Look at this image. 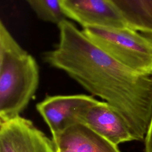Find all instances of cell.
<instances>
[{
	"instance_id": "1",
	"label": "cell",
	"mask_w": 152,
	"mask_h": 152,
	"mask_svg": "<svg viewBox=\"0 0 152 152\" xmlns=\"http://www.w3.org/2000/svg\"><path fill=\"white\" fill-rule=\"evenodd\" d=\"M58 27L59 42L43 53L45 62L112 106L134 140H144L152 119V75L140 74L124 65L72 23L65 20Z\"/></svg>"
},
{
	"instance_id": "2",
	"label": "cell",
	"mask_w": 152,
	"mask_h": 152,
	"mask_svg": "<svg viewBox=\"0 0 152 152\" xmlns=\"http://www.w3.org/2000/svg\"><path fill=\"white\" fill-rule=\"evenodd\" d=\"M39 83L35 58L18 43L0 23V121L20 115Z\"/></svg>"
},
{
	"instance_id": "3",
	"label": "cell",
	"mask_w": 152,
	"mask_h": 152,
	"mask_svg": "<svg viewBox=\"0 0 152 152\" xmlns=\"http://www.w3.org/2000/svg\"><path fill=\"white\" fill-rule=\"evenodd\" d=\"M94 45L129 69L152 75V36L129 27H87L81 30Z\"/></svg>"
},
{
	"instance_id": "4",
	"label": "cell",
	"mask_w": 152,
	"mask_h": 152,
	"mask_svg": "<svg viewBox=\"0 0 152 152\" xmlns=\"http://www.w3.org/2000/svg\"><path fill=\"white\" fill-rule=\"evenodd\" d=\"M0 152L58 151L52 138L20 115L0 121Z\"/></svg>"
},
{
	"instance_id": "5",
	"label": "cell",
	"mask_w": 152,
	"mask_h": 152,
	"mask_svg": "<svg viewBox=\"0 0 152 152\" xmlns=\"http://www.w3.org/2000/svg\"><path fill=\"white\" fill-rule=\"evenodd\" d=\"M99 100L86 94L47 96L37 103L36 109L48 125L52 138L69 126L78 124V116L86 107Z\"/></svg>"
},
{
	"instance_id": "6",
	"label": "cell",
	"mask_w": 152,
	"mask_h": 152,
	"mask_svg": "<svg viewBox=\"0 0 152 152\" xmlns=\"http://www.w3.org/2000/svg\"><path fill=\"white\" fill-rule=\"evenodd\" d=\"M66 17L83 28L128 27L110 0H61Z\"/></svg>"
},
{
	"instance_id": "7",
	"label": "cell",
	"mask_w": 152,
	"mask_h": 152,
	"mask_svg": "<svg viewBox=\"0 0 152 152\" xmlns=\"http://www.w3.org/2000/svg\"><path fill=\"white\" fill-rule=\"evenodd\" d=\"M78 123L117 145L134 140L123 118L106 102L98 101L84 109L78 115Z\"/></svg>"
},
{
	"instance_id": "8",
	"label": "cell",
	"mask_w": 152,
	"mask_h": 152,
	"mask_svg": "<svg viewBox=\"0 0 152 152\" xmlns=\"http://www.w3.org/2000/svg\"><path fill=\"white\" fill-rule=\"evenodd\" d=\"M52 139L58 152H121L117 145L81 124L69 126Z\"/></svg>"
},
{
	"instance_id": "9",
	"label": "cell",
	"mask_w": 152,
	"mask_h": 152,
	"mask_svg": "<svg viewBox=\"0 0 152 152\" xmlns=\"http://www.w3.org/2000/svg\"><path fill=\"white\" fill-rule=\"evenodd\" d=\"M126 25L152 36V0H110Z\"/></svg>"
},
{
	"instance_id": "10",
	"label": "cell",
	"mask_w": 152,
	"mask_h": 152,
	"mask_svg": "<svg viewBox=\"0 0 152 152\" xmlns=\"http://www.w3.org/2000/svg\"><path fill=\"white\" fill-rule=\"evenodd\" d=\"M42 20L57 25L66 20L61 0H26Z\"/></svg>"
},
{
	"instance_id": "11",
	"label": "cell",
	"mask_w": 152,
	"mask_h": 152,
	"mask_svg": "<svg viewBox=\"0 0 152 152\" xmlns=\"http://www.w3.org/2000/svg\"><path fill=\"white\" fill-rule=\"evenodd\" d=\"M145 149L144 152H152V119L148 133L144 140Z\"/></svg>"
}]
</instances>
